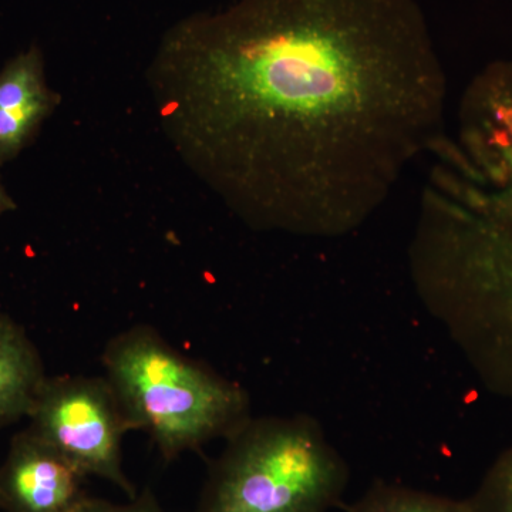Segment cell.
Returning a JSON list of instances; mask_svg holds the SVG:
<instances>
[{"mask_svg":"<svg viewBox=\"0 0 512 512\" xmlns=\"http://www.w3.org/2000/svg\"><path fill=\"white\" fill-rule=\"evenodd\" d=\"M164 56V116L255 228L356 231L444 130L416 0H239Z\"/></svg>","mask_w":512,"mask_h":512,"instance_id":"1","label":"cell"},{"mask_svg":"<svg viewBox=\"0 0 512 512\" xmlns=\"http://www.w3.org/2000/svg\"><path fill=\"white\" fill-rule=\"evenodd\" d=\"M429 154L414 288L484 389L512 400V59L471 80Z\"/></svg>","mask_w":512,"mask_h":512,"instance_id":"2","label":"cell"},{"mask_svg":"<svg viewBox=\"0 0 512 512\" xmlns=\"http://www.w3.org/2000/svg\"><path fill=\"white\" fill-rule=\"evenodd\" d=\"M346 512H476L467 500L427 493L402 484L376 480Z\"/></svg>","mask_w":512,"mask_h":512,"instance_id":"9","label":"cell"},{"mask_svg":"<svg viewBox=\"0 0 512 512\" xmlns=\"http://www.w3.org/2000/svg\"><path fill=\"white\" fill-rule=\"evenodd\" d=\"M101 362L131 429L144 431L165 461L227 440L252 417L241 384L184 355L151 326L117 333Z\"/></svg>","mask_w":512,"mask_h":512,"instance_id":"3","label":"cell"},{"mask_svg":"<svg viewBox=\"0 0 512 512\" xmlns=\"http://www.w3.org/2000/svg\"><path fill=\"white\" fill-rule=\"evenodd\" d=\"M73 512H164L157 498L151 491L137 494L130 498V503L114 504L110 501L96 500V498H87L86 501L76 511Z\"/></svg>","mask_w":512,"mask_h":512,"instance_id":"11","label":"cell"},{"mask_svg":"<svg viewBox=\"0 0 512 512\" xmlns=\"http://www.w3.org/2000/svg\"><path fill=\"white\" fill-rule=\"evenodd\" d=\"M468 501L476 512H512V444L495 458Z\"/></svg>","mask_w":512,"mask_h":512,"instance_id":"10","label":"cell"},{"mask_svg":"<svg viewBox=\"0 0 512 512\" xmlns=\"http://www.w3.org/2000/svg\"><path fill=\"white\" fill-rule=\"evenodd\" d=\"M87 476L29 429L13 437L0 466L3 512H73L89 498Z\"/></svg>","mask_w":512,"mask_h":512,"instance_id":"6","label":"cell"},{"mask_svg":"<svg viewBox=\"0 0 512 512\" xmlns=\"http://www.w3.org/2000/svg\"><path fill=\"white\" fill-rule=\"evenodd\" d=\"M212 463L197 512H329L350 470L309 414L251 417Z\"/></svg>","mask_w":512,"mask_h":512,"instance_id":"4","label":"cell"},{"mask_svg":"<svg viewBox=\"0 0 512 512\" xmlns=\"http://www.w3.org/2000/svg\"><path fill=\"white\" fill-rule=\"evenodd\" d=\"M15 207V202H13L12 198L9 197L8 192H6L2 183H0V214L15 210Z\"/></svg>","mask_w":512,"mask_h":512,"instance_id":"12","label":"cell"},{"mask_svg":"<svg viewBox=\"0 0 512 512\" xmlns=\"http://www.w3.org/2000/svg\"><path fill=\"white\" fill-rule=\"evenodd\" d=\"M46 377L28 333L15 320L0 315V427L28 417Z\"/></svg>","mask_w":512,"mask_h":512,"instance_id":"8","label":"cell"},{"mask_svg":"<svg viewBox=\"0 0 512 512\" xmlns=\"http://www.w3.org/2000/svg\"><path fill=\"white\" fill-rule=\"evenodd\" d=\"M56 96L37 49L20 53L0 72V165L13 160L52 113Z\"/></svg>","mask_w":512,"mask_h":512,"instance_id":"7","label":"cell"},{"mask_svg":"<svg viewBox=\"0 0 512 512\" xmlns=\"http://www.w3.org/2000/svg\"><path fill=\"white\" fill-rule=\"evenodd\" d=\"M28 419L33 434L87 477L109 481L128 498L136 497L121 453L124 436L133 429L106 377L47 376Z\"/></svg>","mask_w":512,"mask_h":512,"instance_id":"5","label":"cell"}]
</instances>
